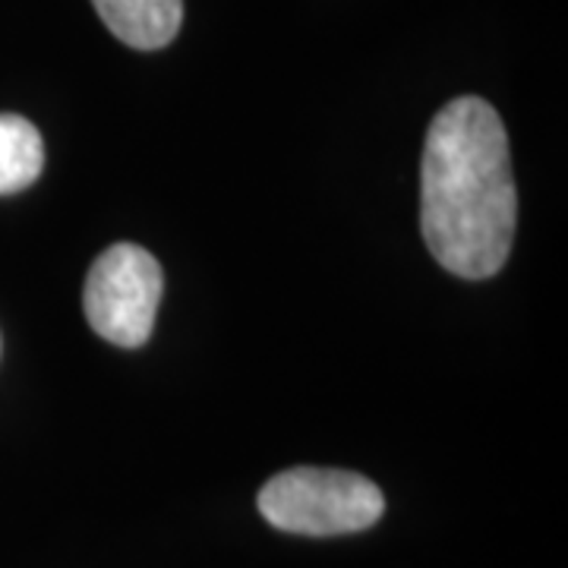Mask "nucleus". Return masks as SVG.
I'll use <instances>...</instances> for the list:
<instances>
[{
  "instance_id": "4",
  "label": "nucleus",
  "mask_w": 568,
  "mask_h": 568,
  "mask_svg": "<svg viewBox=\"0 0 568 568\" xmlns=\"http://www.w3.org/2000/svg\"><path fill=\"white\" fill-rule=\"evenodd\" d=\"M102 22L130 48L155 51L181 32L183 0H92Z\"/></svg>"
},
{
  "instance_id": "3",
  "label": "nucleus",
  "mask_w": 568,
  "mask_h": 568,
  "mask_svg": "<svg viewBox=\"0 0 568 568\" xmlns=\"http://www.w3.org/2000/svg\"><path fill=\"white\" fill-rule=\"evenodd\" d=\"M162 265L136 244H114L89 268L85 278V320L104 342L140 347L152 328L162 301Z\"/></svg>"
},
{
  "instance_id": "5",
  "label": "nucleus",
  "mask_w": 568,
  "mask_h": 568,
  "mask_svg": "<svg viewBox=\"0 0 568 568\" xmlns=\"http://www.w3.org/2000/svg\"><path fill=\"white\" fill-rule=\"evenodd\" d=\"M44 142L36 123L20 114H0V193H17L39 181Z\"/></svg>"
},
{
  "instance_id": "2",
  "label": "nucleus",
  "mask_w": 568,
  "mask_h": 568,
  "mask_svg": "<svg viewBox=\"0 0 568 568\" xmlns=\"http://www.w3.org/2000/svg\"><path fill=\"white\" fill-rule=\"evenodd\" d=\"M260 511L272 528L304 537H342L373 528L386 496L364 474L335 467H291L260 489Z\"/></svg>"
},
{
  "instance_id": "1",
  "label": "nucleus",
  "mask_w": 568,
  "mask_h": 568,
  "mask_svg": "<svg viewBox=\"0 0 568 568\" xmlns=\"http://www.w3.org/2000/svg\"><path fill=\"white\" fill-rule=\"evenodd\" d=\"M518 196L506 126L484 99L448 102L426 130L420 227L426 250L452 275L480 282L506 265Z\"/></svg>"
}]
</instances>
